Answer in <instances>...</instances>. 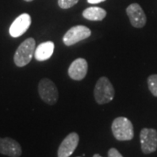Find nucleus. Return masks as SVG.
Wrapping results in <instances>:
<instances>
[{
    "mask_svg": "<svg viewBox=\"0 0 157 157\" xmlns=\"http://www.w3.org/2000/svg\"><path fill=\"white\" fill-rule=\"evenodd\" d=\"M32 24V18L28 13H23L13 21L11 24L9 33L13 38L20 37L25 33Z\"/></svg>",
    "mask_w": 157,
    "mask_h": 157,
    "instance_id": "obj_9",
    "label": "nucleus"
},
{
    "mask_svg": "<svg viewBox=\"0 0 157 157\" xmlns=\"http://www.w3.org/2000/svg\"><path fill=\"white\" fill-rule=\"evenodd\" d=\"M106 0H87V3L89 4H93V5H95V4H100L101 2H104Z\"/></svg>",
    "mask_w": 157,
    "mask_h": 157,
    "instance_id": "obj_17",
    "label": "nucleus"
},
{
    "mask_svg": "<svg viewBox=\"0 0 157 157\" xmlns=\"http://www.w3.org/2000/svg\"><path fill=\"white\" fill-rule=\"evenodd\" d=\"M39 94L41 100L48 105L56 104L59 99V92L56 85L49 78H42L39 83Z\"/></svg>",
    "mask_w": 157,
    "mask_h": 157,
    "instance_id": "obj_4",
    "label": "nucleus"
},
{
    "mask_svg": "<svg viewBox=\"0 0 157 157\" xmlns=\"http://www.w3.org/2000/svg\"><path fill=\"white\" fill-rule=\"evenodd\" d=\"M131 25L136 28L143 27L147 23V17L144 11L139 4H131L126 9Z\"/></svg>",
    "mask_w": 157,
    "mask_h": 157,
    "instance_id": "obj_7",
    "label": "nucleus"
},
{
    "mask_svg": "<svg viewBox=\"0 0 157 157\" xmlns=\"http://www.w3.org/2000/svg\"><path fill=\"white\" fill-rule=\"evenodd\" d=\"M111 129L113 135L117 140L127 141L134 138V127L128 118L118 117L114 119Z\"/></svg>",
    "mask_w": 157,
    "mask_h": 157,
    "instance_id": "obj_1",
    "label": "nucleus"
},
{
    "mask_svg": "<svg viewBox=\"0 0 157 157\" xmlns=\"http://www.w3.org/2000/svg\"><path fill=\"white\" fill-rule=\"evenodd\" d=\"M114 94V88L107 77H101L98 79L94 91V99L98 104L103 105L112 101Z\"/></svg>",
    "mask_w": 157,
    "mask_h": 157,
    "instance_id": "obj_3",
    "label": "nucleus"
},
{
    "mask_svg": "<svg viewBox=\"0 0 157 157\" xmlns=\"http://www.w3.org/2000/svg\"><path fill=\"white\" fill-rule=\"evenodd\" d=\"M0 154L9 157H19L22 155V148L17 140L9 137L0 138Z\"/></svg>",
    "mask_w": 157,
    "mask_h": 157,
    "instance_id": "obj_10",
    "label": "nucleus"
},
{
    "mask_svg": "<svg viewBox=\"0 0 157 157\" xmlns=\"http://www.w3.org/2000/svg\"><path fill=\"white\" fill-rule=\"evenodd\" d=\"M35 46L36 42L33 38L25 39L22 44H20L13 57L14 63L17 67H23L28 65L34 55Z\"/></svg>",
    "mask_w": 157,
    "mask_h": 157,
    "instance_id": "obj_2",
    "label": "nucleus"
},
{
    "mask_svg": "<svg viewBox=\"0 0 157 157\" xmlns=\"http://www.w3.org/2000/svg\"><path fill=\"white\" fill-rule=\"evenodd\" d=\"M93 157H102V156L100 155H98V154H95V155H94V156Z\"/></svg>",
    "mask_w": 157,
    "mask_h": 157,
    "instance_id": "obj_18",
    "label": "nucleus"
},
{
    "mask_svg": "<svg viewBox=\"0 0 157 157\" xmlns=\"http://www.w3.org/2000/svg\"><path fill=\"white\" fill-rule=\"evenodd\" d=\"M78 2V0H58V5L61 9L72 8Z\"/></svg>",
    "mask_w": 157,
    "mask_h": 157,
    "instance_id": "obj_15",
    "label": "nucleus"
},
{
    "mask_svg": "<svg viewBox=\"0 0 157 157\" xmlns=\"http://www.w3.org/2000/svg\"><path fill=\"white\" fill-rule=\"evenodd\" d=\"M91 30L85 25H76L70 28L63 37V42L67 46L73 45L91 36Z\"/></svg>",
    "mask_w": 157,
    "mask_h": 157,
    "instance_id": "obj_6",
    "label": "nucleus"
},
{
    "mask_svg": "<svg viewBox=\"0 0 157 157\" xmlns=\"http://www.w3.org/2000/svg\"><path fill=\"white\" fill-rule=\"evenodd\" d=\"M88 70L87 61L83 58H78L70 65L68 75L73 80H82L86 77Z\"/></svg>",
    "mask_w": 157,
    "mask_h": 157,
    "instance_id": "obj_11",
    "label": "nucleus"
},
{
    "mask_svg": "<svg viewBox=\"0 0 157 157\" xmlns=\"http://www.w3.org/2000/svg\"><path fill=\"white\" fill-rule=\"evenodd\" d=\"M25 2H32V1H33V0H25Z\"/></svg>",
    "mask_w": 157,
    "mask_h": 157,
    "instance_id": "obj_19",
    "label": "nucleus"
},
{
    "mask_svg": "<svg viewBox=\"0 0 157 157\" xmlns=\"http://www.w3.org/2000/svg\"><path fill=\"white\" fill-rule=\"evenodd\" d=\"M82 16L91 21H101L107 16V11L101 7H88L82 12Z\"/></svg>",
    "mask_w": 157,
    "mask_h": 157,
    "instance_id": "obj_13",
    "label": "nucleus"
},
{
    "mask_svg": "<svg viewBox=\"0 0 157 157\" xmlns=\"http://www.w3.org/2000/svg\"><path fill=\"white\" fill-rule=\"evenodd\" d=\"M107 157H123V155H122L120 152L118 151L116 148L111 147V148L108 150Z\"/></svg>",
    "mask_w": 157,
    "mask_h": 157,
    "instance_id": "obj_16",
    "label": "nucleus"
},
{
    "mask_svg": "<svg viewBox=\"0 0 157 157\" xmlns=\"http://www.w3.org/2000/svg\"><path fill=\"white\" fill-rule=\"evenodd\" d=\"M147 86L152 94L157 97V74L150 75L147 78Z\"/></svg>",
    "mask_w": 157,
    "mask_h": 157,
    "instance_id": "obj_14",
    "label": "nucleus"
},
{
    "mask_svg": "<svg viewBox=\"0 0 157 157\" xmlns=\"http://www.w3.org/2000/svg\"><path fill=\"white\" fill-rule=\"evenodd\" d=\"M140 148L143 154L149 155L157 149V131L154 128L141 129L140 133Z\"/></svg>",
    "mask_w": 157,
    "mask_h": 157,
    "instance_id": "obj_5",
    "label": "nucleus"
},
{
    "mask_svg": "<svg viewBox=\"0 0 157 157\" xmlns=\"http://www.w3.org/2000/svg\"><path fill=\"white\" fill-rule=\"evenodd\" d=\"M79 137L75 132L70 133L62 140L58 149V157H69L78 147Z\"/></svg>",
    "mask_w": 157,
    "mask_h": 157,
    "instance_id": "obj_8",
    "label": "nucleus"
},
{
    "mask_svg": "<svg viewBox=\"0 0 157 157\" xmlns=\"http://www.w3.org/2000/svg\"><path fill=\"white\" fill-rule=\"evenodd\" d=\"M54 51V44L52 41L41 43L35 49L34 57L38 61H45L49 59Z\"/></svg>",
    "mask_w": 157,
    "mask_h": 157,
    "instance_id": "obj_12",
    "label": "nucleus"
}]
</instances>
